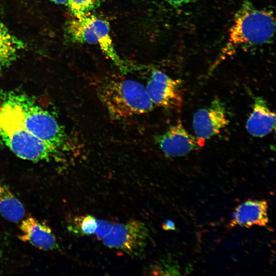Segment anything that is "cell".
<instances>
[{
    "mask_svg": "<svg viewBox=\"0 0 276 276\" xmlns=\"http://www.w3.org/2000/svg\"><path fill=\"white\" fill-rule=\"evenodd\" d=\"M0 105L15 116L33 135L60 154L70 150L63 126L29 96L17 91L0 92Z\"/></svg>",
    "mask_w": 276,
    "mask_h": 276,
    "instance_id": "6da1fadb",
    "label": "cell"
},
{
    "mask_svg": "<svg viewBox=\"0 0 276 276\" xmlns=\"http://www.w3.org/2000/svg\"><path fill=\"white\" fill-rule=\"evenodd\" d=\"M94 87L99 100L113 119L142 115L153 108L145 87L134 80L116 77L103 78L97 81Z\"/></svg>",
    "mask_w": 276,
    "mask_h": 276,
    "instance_id": "7a4b0ae2",
    "label": "cell"
},
{
    "mask_svg": "<svg viewBox=\"0 0 276 276\" xmlns=\"http://www.w3.org/2000/svg\"><path fill=\"white\" fill-rule=\"evenodd\" d=\"M275 26L271 11L244 2L235 14L223 53L230 55L238 49L268 43L274 36Z\"/></svg>",
    "mask_w": 276,
    "mask_h": 276,
    "instance_id": "3957f363",
    "label": "cell"
},
{
    "mask_svg": "<svg viewBox=\"0 0 276 276\" xmlns=\"http://www.w3.org/2000/svg\"><path fill=\"white\" fill-rule=\"evenodd\" d=\"M0 144L17 157L29 161L49 160L61 155L29 131L14 115L1 105Z\"/></svg>",
    "mask_w": 276,
    "mask_h": 276,
    "instance_id": "277c9868",
    "label": "cell"
},
{
    "mask_svg": "<svg viewBox=\"0 0 276 276\" xmlns=\"http://www.w3.org/2000/svg\"><path fill=\"white\" fill-rule=\"evenodd\" d=\"M67 31L73 41L98 44L122 72L129 71L130 67L117 53L110 35L109 24L105 20L90 14L80 18H75L68 22Z\"/></svg>",
    "mask_w": 276,
    "mask_h": 276,
    "instance_id": "5b68a950",
    "label": "cell"
},
{
    "mask_svg": "<svg viewBox=\"0 0 276 276\" xmlns=\"http://www.w3.org/2000/svg\"><path fill=\"white\" fill-rule=\"evenodd\" d=\"M149 239V232L145 224L131 220L125 223L113 224L110 233L102 241L106 247L139 257L145 251Z\"/></svg>",
    "mask_w": 276,
    "mask_h": 276,
    "instance_id": "8992f818",
    "label": "cell"
},
{
    "mask_svg": "<svg viewBox=\"0 0 276 276\" xmlns=\"http://www.w3.org/2000/svg\"><path fill=\"white\" fill-rule=\"evenodd\" d=\"M228 123L224 104L215 98L209 106L198 110L193 119V127L199 146L219 133Z\"/></svg>",
    "mask_w": 276,
    "mask_h": 276,
    "instance_id": "52a82bcc",
    "label": "cell"
},
{
    "mask_svg": "<svg viewBox=\"0 0 276 276\" xmlns=\"http://www.w3.org/2000/svg\"><path fill=\"white\" fill-rule=\"evenodd\" d=\"M180 82L159 70H153L145 87L153 105L165 108H176L182 104Z\"/></svg>",
    "mask_w": 276,
    "mask_h": 276,
    "instance_id": "ba28073f",
    "label": "cell"
},
{
    "mask_svg": "<svg viewBox=\"0 0 276 276\" xmlns=\"http://www.w3.org/2000/svg\"><path fill=\"white\" fill-rule=\"evenodd\" d=\"M155 141L163 152L169 157L183 156L198 146L196 138L190 134L180 122L157 135Z\"/></svg>",
    "mask_w": 276,
    "mask_h": 276,
    "instance_id": "9c48e42d",
    "label": "cell"
},
{
    "mask_svg": "<svg viewBox=\"0 0 276 276\" xmlns=\"http://www.w3.org/2000/svg\"><path fill=\"white\" fill-rule=\"evenodd\" d=\"M18 238L43 250H53L58 248V243L52 229L45 224L30 217L23 220L20 225Z\"/></svg>",
    "mask_w": 276,
    "mask_h": 276,
    "instance_id": "30bf717a",
    "label": "cell"
},
{
    "mask_svg": "<svg viewBox=\"0 0 276 276\" xmlns=\"http://www.w3.org/2000/svg\"><path fill=\"white\" fill-rule=\"evenodd\" d=\"M268 204L264 200L245 201L238 205L232 214L230 227L265 226L268 223Z\"/></svg>",
    "mask_w": 276,
    "mask_h": 276,
    "instance_id": "8fae6325",
    "label": "cell"
},
{
    "mask_svg": "<svg viewBox=\"0 0 276 276\" xmlns=\"http://www.w3.org/2000/svg\"><path fill=\"white\" fill-rule=\"evenodd\" d=\"M275 123V113L270 110L264 99L256 98L246 123L247 132L253 136L264 137L273 130Z\"/></svg>",
    "mask_w": 276,
    "mask_h": 276,
    "instance_id": "7c38bea8",
    "label": "cell"
},
{
    "mask_svg": "<svg viewBox=\"0 0 276 276\" xmlns=\"http://www.w3.org/2000/svg\"><path fill=\"white\" fill-rule=\"evenodd\" d=\"M25 47L24 42L0 21V71L10 66Z\"/></svg>",
    "mask_w": 276,
    "mask_h": 276,
    "instance_id": "4fadbf2b",
    "label": "cell"
},
{
    "mask_svg": "<svg viewBox=\"0 0 276 276\" xmlns=\"http://www.w3.org/2000/svg\"><path fill=\"white\" fill-rule=\"evenodd\" d=\"M25 209L21 202L10 188L0 181V215L12 222H18L24 217Z\"/></svg>",
    "mask_w": 276,
    "mask_h": 276,
    "instance_id": "5bb4252c",
    "label": "cell"
},
{
    "mask_svg": "<svg viewBox=\"0 0 276 276\" xmlns=\"http://www.w3.org/2000/svg\"><path fill=\"white\" fill-rule=\"evenodd\" d=\"M97 219L92 215L77 216L68 228L74 234L80 236H89L95 233Z\"/></svg>",
    "mask_w": 276,
    "mask_h": 276,
    "instance_id": "9a60e30c",
    "label": "cell"
},
{
    "mask_svg": "<svg viewBox=\"0 0 276 276\" xmlns=\"http://www.w3.org/2000/svg\"><path fill=\"white\" fill-rule=\"evenodd\" d=\"M101 0H67L70 10L75 18H80L89 14L100 5Z\"/></svg>",
    "mask_w": 276,
    "mask_h": 276,
    "instance_id": "2e32d148",
    "label": "cell"
},
{
    "mask_svg": "<svg viewBox=\"0 0 276 276\" xmlns=\"http://www.w3.org/2000/svg\"><path fill=\"white\" fill-rule=\"evenodd\" d=\"M97 224L95 233L97 238L102 240L110 233L113 224L106 220H97Z\"/></svg>",
    "mask_w": 276,
    "mask_h": 276,
    "instance_id": "e0dca14e",
    "label": "cell"
},
{
    "mask_svg": "<svg viewBox=\"0 0 276 276\" xmlns=\"http://www.w3.org/2000/svg\"><path fill=\"white\" fill-rule=\"evenodd\" d=\"M174 7H179L186 5L194 0H164Z\"/></svg>",
    "mask_w": 276,
    "mask_h": 276,
    "instance_id": "ac0fdd59",
    "label": "cell"
},
{
    "mask_svg": "<svg viewBox=\"0 0 276 276\" xmlns=\"http://www.w3.org/2000/svg\"><path fill=\"white\" fill-rule=\"evenodd\" d=\"M162 228L165 231H174L175 229V226L173 221L170 220H167L163 224Z\"/></svg>",
    "mask_w": 276,
    "mask_h": 276,
    "instance_id": "d6986e66",
    "label": "cell"
},
{
    "mask_svg": "<svg viewBox=\"0 0 276 276\" xmlns=\"http://www.w3.org/2000/svg\"><path fill=\"white\" fill-rule=\"evenodd\" d=\"M52 2L58 4H66L67 0H51Z\"/></svg>",
    "mask_w": 276,
    "mask_h": 276,
    "instance_id": "ffe728a7",
    "label": "cell"
}]
</instances>
